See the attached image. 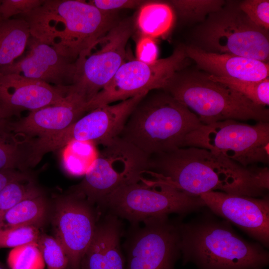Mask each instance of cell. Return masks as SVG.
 Returning <instances> with one entry per match:
<instances>
[{
    "label": "cell",
    "mask_w": 269,
    "mask_h": 269,
    "mask_svg": "<svg viewBox=\"0 0 269 269\" xmlns=\"http://www.w3.org/2000/svg\"><path fill=\"white\" fill-rule=\"evenodd\" d=\"M30 36L29 25L21 18L0 21V68L12 64L23 53Z\"/></svg>",
    "instance_id": "obj_22"
},
{
    "label": "cell",
    "mask_w": 269,
    "mask_h": 269,
    "mask_svg": "<svg viewBox=\"0 0 269 269\" xmlns=\"http://www.w3.org/2000/svg\"><path fill=\"white\" fill-rule=\"evenodd\" d=\"M71 85L56 86L15 73H0V108L11 118L58 104Z\"/></svg>",
    "instance_id": "obj_17"
},
{
    "label": "cell",
    "mask_w": 269,
    "mask_h": 269,
    "mask_svg": "<svg viewBox=\"0 0 269 269\" xmlns=\"http://www.w3.org/2000/svg\"><path fill=\"white\" fill-rule=\"evenodd\" d=\"M180 222L165 216L136 227L125 242V269H174L181 257Z\"/></svg>",
    "instance_id": "obj_13"
},
{
    "label": "cell",
    "mask_w": 269,
    "mask_h": 269,
    "mask_svg": "<svg viewBox=\"0 0 269 269\" xmlns=\"http://www.w3.org/2000/svg\"><path fill=\"white\" fill-rule=\"evenodd\" d=\"M9 269H44L45 262L36 243L13 248L8 253Z\"/></svg>",
    "instance_id": "obj_29"
},
{
    "label": "cell",
    "mask_w": 269,
    "mask_h": 269,
    "mask_svg": "<svg viewBox=\"0 0 269 269\" xmlns=\"http://www.w3.org/2000/svg\"><path fill=\"white\" fill-rule=\"evenodd\" d=\"M180 248L184 264L199 269H263L269 262L259 243L240 237L227 221L204 217L179 223Z\"/></svg>",
    "instance_id": "obj_3"
},
{
    "label": "cell",
    "mask_w": 269,
    "mask_h": 269,
    "mask_svg": "<svg viewBox=\"0 0 269 269\" xmlns=\"http://www.w3.org/2000/svg\"><path fill=\"white\" fill-rule=\"evenodd\" d=\"M187 57L209 75L249 81L269 77V63L227 53L204 51L193 45L185 46Z\"/></svg>",
    "instance_id": "obj_19"
},
{
    "label": "cell",
    "mask_w": 269,
    "mask_h": 269,
    "mask_svg": "<svg viewBox=\"0 0 269 269\" xmlns=\"http://www.w3.org/2000/svg\"><path fill=\"white\" fill-rule=\"evenodd\" d=\"M11 117L0 108V130L10 131Z\"/></svg>",
    "instance_id": "obj_37"
},
{
    "label": "cell",
    "mask_w": 269,
    "mask_h": 269,
    "mask_svg": "<svg viewBox=\"0 0 269 269\" xmlns=\"http://www.w3.org/2000/svg\"><path fill=\"white\" fill-rule=\"evenodd\" d=\"M136 60L145 63H152L158 59V48L154 38L141 35L135 48Z\"/></svg>",
    "instance_id": "obj_34"
},
{
    "label": "cell",
    "mask_w": 269,
    "mask_h": 269,
    "mask_svg": "<svg viewBox=\"0 0 269 269\" xmlns=\"http://www.w3.org/2000/svg\"><path fill=\"white\" fill-rule=\"evenodd\" d=\"M185 46H179L168 57L152 63L136 59L126 61L112 79L87 103L88 112L154 90H163L170 79L189 64Z\"/></svg>",
    "instance_id": "obj_11"
},
{
    "label": "cell",
    "mask_w": 269,
    "mask_h": 269,
    "mask_svg": "<svg viewBox=\"0 0 269 269\" xmlns=\"http://www.w3.org/2000/svg\"><path fill=\"white\" fill-rule=\"evenodd\" d=\"M176 73L163 90L194 113L203 125L227 120L269 122V110L198 72Z\"/></svg>",
    "instance_id": "obj_5"
},
{
    "label": "cell",
    "mask_w": 269,
    "mask_h": 269,
    "mask_svg": "<svg viewBox=\"0 0 269 269\" xmlns=\"http://www.w3.org/2000/svg\"><path fill=\"white\" fill-rule=\"evenodd\" d=\"M45 193L34 178L8 183L0 192V226L4 214L21 201Z\"/></svg>",
    "instance_id": "obj_27"
},
{
    "label": "cell",
    "mask_w": 269,
    "mask_h": 269,
    "mask_svg": "<svg viewBox=\"0 0 269 269\" xmlns=\"http://www.w3.org/2000/svg\"><path fill=\"white\" fill-rule=\"evenodd\" d=\"M85 96L71 85L70 91L60 103L30 112L11 122L10 131L30 138L62 131L88 112Z\"/></svg>",
    "instance_id": "obj_18"
},
{
    "label": "cell",
    "mask_w": 269,
    "mask_h": 269,
    "mask_svg": "<svg viewBox=\"0 0 269 269\" xmlns=\"http://www.w3.org/2000/svg\"><path fill=\"white\" fill-rule=\"evenodd\" d=\"M50 222L54 237L64 250L67 269H81L83 258L94 237L97 221L93 205L69 191L53 201Z\"/></svg>",
    "instance_id": "obj_14"
},
{
    "label": "cell",
    "mask_w": 269,
    "mask_h": 269,
    "mask_svg": "<svg viewBox=\"0 0 269 269\" xmlns=\"http://www.w3.org/2000/svg\"><path fill=\"white\" fill-rule=\"evenodd\" d=\"M63 149V167L68 174L75 176L84 175L98 154L96 145L88 141L72 140Z\"/></svg>",
    "instance_id": "obj_25"
},
{
    "label": "cell",
    "mask_w": 269,
    "mask_h": 269,
    "mask_svg": "<svg viewBox=\"0 0 269 269\" xmlns=\"http://www.w3.org/2000/svg\"><path fill=\"white\" fill-rule=\"evenodd\" d=\"M110 213L97 223L93 239L81 264V269H125L121 246L122 224Z\"/></svg>",
    "instance_id": "obj_20"
},
{
    "label": "cell",
    "mask_w": 269,
    "mask_h": 269,
    "mask_svg": "<svg viewBox=\"0 0 269 269\" xmlns=\"http://www.w3.org/2000/svg\"><path fill=\"white\" fill-rule=\"evenodd\" d=\"M34 178L28 171L16 169L0 170V192L8 183L17 180L29 179Z\"/></svg>",
    "instance_id": "obj_36"
},
{
    "label": "cell",
    "mask_w": 269,
    "mask_h": 269,
    "mask_svg": "<svg viewBox=\"0 0 269 269\" xmlns=\"http://www.w3.org/2000/svg\"><path fill=\"white\" fill-rule=\"evenodd\" d=\"M148 174L196 196L210 191L258 197L269 187L268 167H244L208 149L187 146L150 156Z\"/></svg>",
    "instance_id": "obj_1"
},
{
    "label": "cell",
    "mask_w": 269,
    "mask_h": 269,
    "mask_svg": "<svg viewBox=\"0 0 269 269\" xmlns=\"http://www.w3.org/2000/svg\"><path fill=\"white\" fill-rule=\"evenodd\" d=\"M226 1L222 0H174L170 3L180 15L190 22H203L209 14L220 9Z\"/></svg>",
    "instance_id": "obj_28"
},
{
    "label": "cell",
    "mask_w": 269,
    "mask_h": 269,
    "mask_svg": "<svg viewBox=\"0 0 269 269\" xmlns=\"http://www.w3.org/2000/svg\"><path fill=\"white\" fill-rule=\"evenodd\" d=\"M44 0H1L0 21L28 13L43 3Z\"/></svg>",
    "instance_id": "obj_33"
},
{
    "label": "cell",
    "mask_w": 269,
    "mask_h": 269,
    "mask_svg": "<svg viewBox=\"0 0 269 269\" xmlns=\"http://www.w3.org/2000/svg\"><path fill=\"white\" fill-rule=\"evenodd\" d=\"M28 24L30 35L76 61L119 20L81 0H44L32 11L15 16Z\"/></svg>",
    "instance_id": "obj_2"
},
{
    "label": "cell",
    "mask_w": 269,
    "mask_h": 269,
    "mask_svg": "<svg viewBox=\"0 0 269 269\" xmlns=\"http://www.w3.org/2000/svg\"><path fill=\"white\" fill-rule=\"evenodd\" d=\"M53 202L45 193L26 198L3 215L0 228L32 226L39 229L50 222Z\"/></svg>",
    "instance_id": "obj_21"
},
{
    "label": "cell",
    "mask_w": 269,
    "mask_h": 269,
    "mask_svg": "<svg viewBox=\"0 0 269 269\" xmlns=\"http://www.w3.org/2000/svg\"><path fill=\"white\" fill-rule=\"evenodd\" d=\"M208 78L237 91L254 104L265 107L269 105V78L249 81L208 74Z\"/></svg>",
    "instance_id": "obj_26"
},
{
    "label": "cell",
    "mask_w": 269,
    "mask_h": 269,
    "mask_svg": "<svg viewBox=\"0 0 269 269\" xmlns=\"http://www.w3.org/2000/svg\"><path fill=\"white\" fill-rule=\"evenodd\" d=\"M174 18L173 9L168 3L147 1L139 8L135 25L142 35L154 38L168 32Z\"/></svg>",
    "instance_id": "obj_23"
},
{
    "label": "cell",
    "mask_w": 269,
    "mask_h": 269,
    "mask_svg": "<svg viewBox=\"0 0 269 269\" xmlns=\"http://www.w3.org/2000/svg\"><path fill=\"white\" fill-rule=\"evenodd\" d=\"M134 27L131 18L119 20L86 54L76 60L72 85L88 103L108 84L127 61V44Z\"/></svg>",
    "instance_id": "obj_12"
},
{
    "label": "cell",
    "mask_w": 269,
    "mask_h": 269,
    "mask_svg": "<svg viewBox=\"0 0 269 269\" xmlns=\"http://www.w3.org/2000/svg\"><path fill=\"white\" fill-rule=\"evenodd\" d=\"M41 234L39 229L32 226L0 228V248H15L36 243Z\"/></svg>",
    "instance_id": "obj_31"
},
{
    "label": "cell",
    "mask_w": 269,
    "mask_h": 269,
    "mask_svg": "<svg viewBox=\"0 0 269 269\" xmlns=\"http://www.w3.org/2000/svg\"><path fill=\"white\" fill-rule=\"evenodd\" d=\"M202 125L167 92H149L133 110L119 136L148 158L185 147L187 136Z\"/></svg>",
    "instance_id": "obj_4"
},
{
    "label": "cell",
    "mask_w": 269,
    "mask_h": 269,
    "mask_svg": "<svg viewBox=\"0 0 269 269\" xmlns=\"http://www.w3.org/2000/svg\"><path fill=\"white\" fill-rule=\"evenodd\" d=\"M147 93L99 106L62 131L34 138L31 146L33 158L39 162L45 154L61 149L72 140L106 144L119 136L129 116Z\"/></svg>",
    "instance_id": "obj_10"
},
{
    "label": "cell",
    "mask_w": 269,
    "mask_h": 269,
    "mask_svg": "<svg viewBox=\"0 0 269 269\" xmlns=\"http://www.w3.org/2000/svg\"><path fill=\"white\" fill-rule=\"evenodd\" d=\"M37 244L47 269H68V259L66 254L53 236L41 233Z\"/></svg>",
    "instance_id": "obj_30"
},
{
    "label": "cell",
    "mask_w": 269,
    "mask_h": 269,
    "mask_svg": "<svg viewBox=\"0 0 269 269\" xmlns=\"http://www.w3.org/2000/svg\"><path fill=\"white\" fill-rule=\"evenodd\" d=\"M153 178L148 180L142 177L138 181L121 185L106 197L101 206L133 226L170 214L186 215L206 207L200 196L188 194L164 180Z\"/></svg>",
    "instance_id": "obj_6"
},
{
    "label": "cell",
    "mask_w": 269,
    "mask_h": 269,
    "mask_svg": "<svg viewBox=\"0 0 269 269\" xmlns=\"http://www.w3.org/2000/svg\"><path fill=\"white\" fill-rule=\"evenodd\" d=\"M192 36V45L204 51L269 62V30L254 24L241 10L239 1H226L194 29Z\"/></svg>",
    "instance_id": "obj_7"
},
{
    "label": "cell",
    "mask_w": 269,
    "mask_h": 269,
    "mask_svg": "<svg viewBox=\"0 0 269 269\" xmlns=\"http://www.w3.org/2000/svg\"><path fill=\"white\" fill-rule=\"evenodd\" d=\"M27 54L23 58L0 68V73H15L56 86L73 84L76 61L63 56L52 46L30 36Z\"/></svg>",
    "instance_id": "obj_16"
},
{
    "label": "cell",
    "mask_w": 269,
    "mask_h": 269,
    "mask_svg": "<svg viewBox=\"0 0 269 269\" xmlns=\"http://www.w3.org/2000/svg\"><path fill=\"white\" fill-rule=\"evenodd\" d=\"M0 269H7L0 262Z\"/></svg>",
    "instance_id": "obj_38"
},
{
    "label": "cell",
    "mask_w": 269,
    "mask_h": 269,
    "mask_svg": "<svg viewBox=\"0 0 269 269\" xmlns=\"http://www.w3.org/2000/svg\"><path fill=\"white\" fill-rule=\"evenodd\" d=\"M208 149L244 166L269 163V123L227 120L202 125L186 137L185 147Z\"/></svg>",
    "instance_id": "obj_9"
},
{
    "label": "cell",
    "mask_w": 269,
    "mask_h": 269,
    "mask_svg": "<svg viewBox=\"0 0 269 269\" xmlns=\"http://www.w3.org/2000/svg\"><path fill=\"white\" fill-rule=\"evenodd\" d=\"M239 7L249 18L258 26L269 29V1L245 0L239 1Z\"/></svg>",
    "instance_id": "obj_32"
},
{
    "label": "cell",
    "mask_w": 269,
    "mask_h": 269,
    "mask_svg": "<svg viewBox=\"0 0 269 269\" xmlns=\"http://www.w3.org/2000/svg\"><path fill=\"white\" fill-rule=\"evenodd\" d=\"M214 214L239 227L266 248L269 246V198L210 191L199 196Z\"/></svg>",
    "instance_id": "obj_15"
},
{
    "label": "cell",
    "mask_w": 269,
    "mask_h": 269,
    "mask_svg": "<svg viewBox=\"0 0 269 269\" xmlns=\"http://www.w3.org/2000/svg\"><path fill=\"white\" fill-rule=\"evenodd\" d=\"M147 0H92L89 3L99 10L108 12H115L122 9L140 7Z\"/></svg>",
    "instance_id": "obj_35"
},
{
    "label": "cell",
    "mask_w": 269,
    "mask_h": 269,
    "mask_svg": "<svg viewBox=\"0 0 269 269\" xmlns=\"http://www.w3.org/2000/svg\"><path fill=\"white\" fill-rule=\"evenodd\" d=\"M103 147L83 179L70 190L93 206H101L113 191L123 184L139 181L147 170L148 157L120 136Z\"/></svg>",
    "instance_id": "obj_8"
},
{
    "label": "cell",
    "mask_w": 269,
    "mask_h": 269,
    "mask_svg": "<svg viewBox=\"0 0 269 269\" xmlns=\"http://www.w3.org/2000/svg\"><path fill=\"white\" fill-rule=\"evenodd\" d=\"M32 138L0 130V170L28 171Z\"/></svg>",
    "instance_id": "obj_24"
}]
</instances>
